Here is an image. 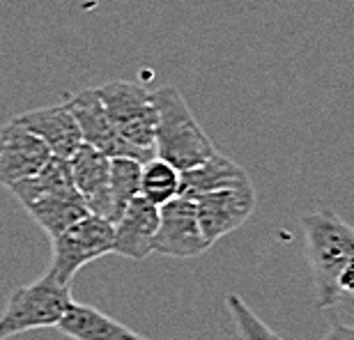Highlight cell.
<instances>
[{"label":"cell","mask_w":354,"mask_h":340,"mask_svg":"<svg viewBox=\"0 0 354 340\" xmlns=\"http://www.w3.org/2000/svg\"><path fill=\"white\" fill-rule=\"evenodd\" d=\"M306 260L313 274L317 308H334L341 301L336 278L354 258V228L336 211L317 209L301 218Z\"/></svg>","instance_id":"6da1fadb"},{"label":"cell","mask_w":354,"mask_h":340,"mask_svg":"<svg viewBox=\"0 0 354 340\" xmlns=\"http://www.w3.org/2000/svg\"><path fill=\"white\" fill-rule=\"evenodd\" d=\"M157 126H154V157L173 168L189 170L207 161L216 152L214 143L203 129L189 104L177 88H159L152 92Z\"/></svg>","instance_id":"7a4b0ae2"},{"label":"cell","mask_w":354,"mask_h":340,"mask_svg":"<svg viewBox=\"0 0 354 340\" xmlns=\"http://www.w3.org/2000/svg\"><path fill=\"white\" fill-rule=\"evenodd\" d=\"M72 303V285H62L44 272L30 285L14 290L7 299V306L0 313V340L35 329L58 327Z\"/></svg>","instance_id":"3957f363"},{"label":"cell","mask_w":354,"mask_h":340,"mask_svg":"<svg viewBox=\"0 0 354 340\" xmlns=\"http://www.w3.org/2000/svg\"><path fill=\"white\" fill-rule=\"evenodd\" d=\"M95 92L118 136L136 150L154 154L157 113H154L152 92L131 81H109L97 85Z\"/></svg>","instance_id":"277c9868"},{"label":"cell","mask_w":354,"mask_h":340,"mask_svg":"<svg viewBox=\"0 0 354 340\" xmlns=\"http://www.w3.org/2000/svg\"><path fill=\"white\" fill-rule=\"evenodd\" d=\"M113 253V223L102 216L88 214L62 235L51 239V274L62 285H72L74 276L92 260Z\"/></svg>","instance_id":"5b68a950"},{"label":"cell","mask_w":354,"mask_h":340,"mask_svg":"<svg viewBox=\"0 0 354 340\" xmlns=\"http://www.w3.org/2000/svg\"><path fill=\"white\" fill-rule=\"evenodd\" d=\"M191 200L196 205L205 242L212 246L249 221V216L256 211V189L253 182H246L232 189L196 196Z\"/></svg>","instance_id":"8992f818"},{"label":"cell","mask_w":354,"mask_h":340,"mask_svg":"<svg viewBox=\"0 0 354 340\" xmlns=\"http://www.w3.org/2000/svg\"><path fill=\"white\" fill-rule=\"evenodd\" d=\"M209 249L198 223L196 205L187 196H177L159 207V225L152 239V253L189 260Z\"/></svg>","instance_id":"52a82bcc"},{"label":"cell","mask_w":354,"mask_h":340,"mask_svg":"<svg viewBox=\"0 0 354 340\" xmlns=\"http://www.w3.org/2000/svg\"><path fill=\"white\" fill-rule=\"evenodd\" d=\"M65 104L69 106L76 124H79L83 145L102 152L104 157H109V159L124 157V159H136L140 164H145V161H150L154 157V154L136 150V147L127 143L124 138L118 136V131L113 129V124L109 122V117H106L104 106L99 102L95 88L74 92V95L67 97Z\"/></svg>","instance_id":"ba28073f"},{"label":"cell","mask_w":354,"mask_h":340,"mask_svg":"<svg viewBox=\"0 0 354 340\" xmlns=\"http://www.w3.org/2000/svg\"><path fill=\"white\" fill-rule=\"evenodd\" d=\"M67 161L69 170H72L74 189L81 196V200L86 202L88 211L113 223L111 159L88 145H81Z\"/></svg>","instance_id":"9c48e42d"},{"label":"cell","mask_w":354,"mask_h":340,"mask_svg":"<svg viewBox=\"0 0 354 340\" xmlns=\"http://www.w3.org/2000/svg\"><path fill=\"white\" fill-rule=\"evenodd\" d=\"M53 154L41 140L24 129L17 120L0 129V184L10 189L26 177L35 175Z\"/></svg>","instance_id":"30bf717a"},{"label":"cell","mask_w":354,"mask_h":340,"mask_svg":"<svg viewBox=\"0 0 354 340\" xmlns=\"http://www.w3.org/2000/svg\"><path fill=\"white\" fill-rule=\"evenodd\" d=\"M14 120H17L24 129L35 133V136L48 147V152H51L53 157L69 159L83 145L81 129L65 102L26 111Z\"/></svg>","instance_id":"8fae6325"},{"label":"cell","mask_w":354,"mask_h":340,"mask_svg":"<svg viewBox=\"0 0 354 340\" xmlns=\"http://www.w3.org/2000/svg\"><path fill=\"white\" fill-rule=\"evenodd\" d=\"M159 225V207L136 196L113 223V253L129 260L152 255V239Z\"/></svg>","instance_id":"7c38bea8"},{"label":"cell","mask_w":354,"mask_h":340,"mask_svg":"<svg viewBox=\"0 0 354 340\" xmlns=\"http://www.w3.org/2000/svg\"><path fill=\"white\" fill-rule=\"evenodd\" d=\"M246 182H251L249 173L216 150L207 161H203V164H198L189 170H182L180 196L196 198L203 193H212V191L239 187V184H246Z\"/></svg>","instance_id":"4fadbf2b"},{"label":"cell","mask_w":354,"mask_h":340,"mask_svg":"<svg viewBox=\"0 0 354 340\" xmlns=\"http://www.w3.org/2000/svg\"><path fill=\"white\" fill-rule=\"evenodd\" d=\"M58 329L72 340H147L88 303H72Z\"/></svg>","instance_id":"5bb4252c"},{"label":"cell","mask_w":354,"mask_h":340,"mask_svg":"<svg viewBox=\"0 0 354 340\" xmlns=\"http://www.w3.org/2000/svg\"><path fill=\"white\" fill-rule=\"evenodd\" d=\"M24 209L46 232L48 239H55L67 228H72L76 221H81V218H86L90 214L86 202L76 193V189H67L60 191V193L39 198V200L30 202Z\"/></svg>","instance_id":"9a60e30c"},{"label":"cell","mask_w":354,"mask_h":340,"mask_svg":"<svg viewBox=\"0 0 354 340\" xmlns=\"http://www.w3.org/2000/svg\"><path fill=\"white\" fill-rule=\"evenodd\" d=\"M67 189H74L72 170H69V161L60 157H51L35 175L26 177V180H21L10 187L12 196L17 198L24 207H28V205L35 200H39V198L60 193V191H67Z\"/></svg>","instance_id":"2e32d148"},{"label":"cell","mask_w":354,"mask_h":340,"mask_svg":"<svg viewBox=\"0 0 354 340\" xmlns=\"http://www.w3.org/2000/svg\"><path fill=\"white\" fill-rule=\"evenodd\" d=\"M180 177L182 173L164 159L152 157L140 166V198L152 202L154 207L171 202L173 198L180 196Z\"/></svg>","instance_id":"e0dca14e"},{"label":"cell","mask_w":354,"mask_h":340,"mask_svg":"<svg viewBox=\"0 0 354 340\" xmlns=\"http://www.w3.org/2000/svg\"><path fill=\"white\" fill-rule=\"evenodd\" d=\"M140 161L136 159H111V202H113V223L127 209L133 198L140 193Z\"/></svg>","instance_id":"ac0fdd59"},{"label":"cell","mask_w":354,"mask_h":340,"mask_svg":"<svg viewBox=\"0 0 354 340\" xmlns=\"http://www.w3.org/2000/svg\"><path fill=\"white\" fill-rule=\"evenodd\" d=\"M225 308H228L232 324H235L237 340H283L272 327H267L260 320L256 310H251V306L239 294L225 296Z\"/></svg>","instance_id":"d6986e66"},{"label":"cell","mask_w":354,"mask_h":340,"mask_svg":"<svg viewBox=\"0 0 354 340\" xmlns=\"http://www.w3.org/2000/svg\"><path fill=\"white\" fill-rule=\"evenodd\" d=\"M336 290H338V294H341V299H343V296H350V299H354V258L341 269V274H338Z\"/></svg>","instance_id":"ffe728a7"},{"label":"cell","mask_w":354,"mask_h":340,"mask_svg":"<svg viewBox=\"0 0 354 340\" xmlns=\"http://www.w3.org/2000/svg\"><path fill=\"white\" fill-rule=\"evenodd\" d=\"M320 340H354V327H350V324H334Z\"/></svg>","instance_id":"44dd1931"}]
</instances>
